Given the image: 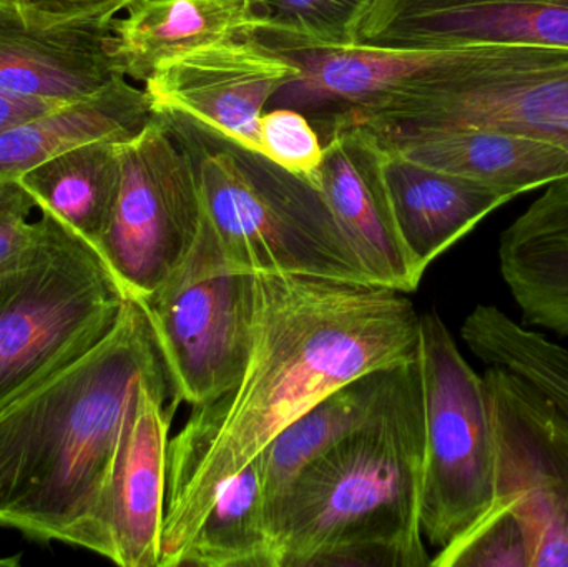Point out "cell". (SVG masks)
<instances>
[{
  "mask_svg": "<svg viewBox=\"0 0 568 567\" xmlns=\"http://www.w3.org/2000/svg\"><path fill=\"white\" fill-rule=\"evenodd\" d=\"M252 348L230 388L192 406L169 443L160 567H176L216 492L284 428L359 376L416 358L420 313L367 283L255 275Z\"/></svg>",
  "mask_w": 568,
  "mask_h": 567,
  "instance_id": "6da1fadb",
  "label": "cell"
},
{
  "mask_svg": "<svg viewBox=\"0 0 568 567\" xmlns=\"http://www.w3.org/2000/svg\"><path fill=\"white\" fill-rule=\"evenodd\" d=\"M140 383L176 389L149 312L129 296L102 342L0 406V526L109 558L103 499Z\"/></svg>",
  "mask_w": 568,
  "mask_h": 567,
  "instance_id": "7a4b0ae2",
  "label": "cell"
},
{
  "mask_svg": "<svg viewBox=\"0 0 568 567\" xmlns=\"http://www.w3.org/2000/svg\"><path fill=\"white\" fill-rule=\"evenodd\" d=\"M424 402L419 360L386 402L314 458L270 512L282 567H426L420 528Z\"/></svg>",
  "mask_w": 568,
  "mask_h": 567,
  "instance_id": "3957f363",
  "label": "cell"
},
{
  "mask_svg": "<svg viewBox=\"0 0 568 567\" xmlns=\"http://www.w3.org/2000/svg\"><path fill=\"white\" fill-rule=\"evenodd\" d=\"M160 117L195 160L202 229L226 270L376 285L310 180L216 133Z\"/></svg>",
  "mask_w": 568,
  "mask_h": 567,
  "instance_id": "277c9868",
  "label": "cell"
},
{
  "mask_svg": "<svg viewBox=\"0 0 568 567\" xmlns=\"http://www.w3.org/2000/svg\"><path fill=\"white\" fill-rule=\"evenodd\" d=\"M129 296L99 250L42 210L0 263V406L102 342Z\"/></svg>",
  "mask_w": 568,
  "mask_h": 567,
  "instance_id": "5b68a950",
  "label": "cell"
},
{
  "mask_svg": "<svg viewBox=\"0 0 568 567\" xmlns=\"http://www.w3.org/2000/svg\"><path fill=\"white\" fill-rule=\"evenodd\" d=\"M424 468L420 528L433 548L466 535L496 499V448L486 383L436 312L420 315Z\"/></svg>",
  "mask_w": 568,
  "mask_h": 567,
  "instance_id": "8992f818",
  "label": "cell"
},
{
  "mask_svg": "<svg viewBox=\"0 0 568 567\" xmlns=\"http://www.w3.org/2000/svg\"><path fill=\"white\" fill-rule=\"evenodd\" d=\"M119 193L97 250L130 296L152 295L186 259L202 225L192 153L163 117L120 142Z\"/></svg>",
  "mask_w": 568,
  "mask_h": 567,
  "instance_id": "52a82bcc",
  "label": "cell"
},
{
  "mask_svg": "<svg viewBox=\"0 0 568 567\" xmlns=\"http://www.w3.org/2000/svg\"><path fill=\"white\" fill-rule=\"evenodd\" d=\"M140 302L182 402L199 405L240 378L252 348L255 275L226 270L202 225L186 259Z\"/></svg>",
  "mask_w": 568,
  "mask_h": 567,
  "instance_id": "ba28073f",
  "label": "cell"
},
{
  "mask_svg": "<svg viewBox=\"0 0 568 567\" xmlns=\"http://www.w3.org/2000/svg\"><path fill=\"white\" fill-rule=\"evenodd\" d=\"M496 499L523 526L532 567H568V408L509 369L484 372Z\"/></svg>",
  "mask_w": 568,
  "mask_h": 567,
  "instance_id": "9c48e42d",
  "label": "cell"
},
{
  "mask_svg": "<svg viewBox=\"0 0 568 567\" xmlns=\"http://www.w3.org/2000/svg\"><path fill=\"white\" fill-rule=\"evenodd\" d=\"M351 125L371 130L497 129L568 150V50L494 63Z\"/></svg>",
  "mask_w": 568,
  "mask_h": 567,
  "instance_id": "30bf717a",
  "label": "cell"
},
{
  "mask_svg": "<svg viewBox=\"0 0 568 567\" xmlns=\"http://www.w3.org/2000/svg\"><path fill=\"white\" fill-rule=\"evenodd\" d=\"M300 77L293 60L252 39L195 50L145 82L153 112L262 153L260 123L276 93Z\"/></svg>",
  "mask_w": 568,
  "mask_h": 567,
  "instance_id": "8fae6325",
  "label": "cell"
},
{
  "mask_svg": "<svg viewBox=\"0 0 568 567\" xmlns=\"http://www.w3.org/2000/svg\"><path fill=\"white\" fill-rule=\"evenodd\" d=\"M347 43L379 49L568 50V0H367Z\"/></svg>",
  "mask_w": 568,
  "mask_h": 567,
  "instance_id": "7c38bea8",
  "label": "cell"
},
{
  "mask_svg": "<svg viewBox=\"0 0 568 567\" xmlns=\"http://www.w3.org/2000/svg\"><path fill=\"white\" fill-rule=\"evenodd\" d=\"M173 386L140 383L123 419L103 499L110 561L160 567L165 523L169 432L179 408Z\"/></svg>",
  "mask_w": 568,
  "mask_h": 567,
  "instance_id": "4fadbf2b",
  "label": "cell"
},
{
  "mask_svg": "<svg viewBox=\"0 0 568 567\" xmlns=\"http://www.w3.org/2000/svg\"><path fill=\"white\" fill-rule=\"evenodd\" d=\"M316 186L373 282L416 292L423 275L397 230L384 175V150L369 129L343 125L329 132Z\"/></svg>",
  "mask_w": 568,
  "mask_h": 567,
  "instance_id": "5bb4252c",
  "label": "cell"
},
{
  "mask_svg": "<svg viewBox=\"0 0 568 567\" xmlns=\"http://www.w3.org/2000/svg\"><path fill=\"white\" fill-rule=\"evenodd\" d=\"M113 20L62 26L27 22L0 6V90L22 99L72 103L123 79Z\"/></svg>",
  "mask_w": 568,
  "mask_h": 567,
  "instance_id": "9a60e30c",
  "label": "cell"
},
{
  "mask_svg": "<svg viewBox=\"0 0 568 567\" xmlns=\"http://www.w3.org/2000/svg\"><path fill=\"white\" fill-rule=\"evenodd\" d=\"M371 132L384 149L413 162L496 186L514 196L568 179V150L523 133L497 129Z\"/></svg>",
  "mask_w": 568,
  "mask_h": 567,
  "instance_id": "2e32d148",
  "label": "cell"
},
{
  "mask_svg": "<svg viewBox=\"0 0 568 567\" xmlns=\"http://www.w3.org/2000/svg\"><path fill=\"white\" fill-rule=\"evenodd\" d=\"M383 150L397 230L423 276L434 260L487 215L516 199L496 186L420 165L384 146Z\"/></svg>",
  "mask_w": 568,
  "mask_h": 567,
  "instance_id": "e0dca14e",
  "label": "cell"
},
{
  "mask_svg": "<svg viewBox=\"0 0 568 567\" xmlns=\"http://www.w3.org/2000/svg\"><path fill=\"white\" fill-rule=\"evenodd\" d=\"M497 256L520 322L568 338V179L546 186L500 233Z\"/></svg>",
  "mask_w": 568,
  "mask_h": 567,
  "instance_id": "ac0fdd59",
  "label": "cell"
},
{
  "mask_svg": "<svg viewBox=\"0 0 568 567\" xmlns=\"http://www.w3.org/2000/svg\"><path fill=\"white\" fill-rule=\"evenodd\" d=\"M113 19L123 75L146 82L195 50L252 39L266 23L258 0H133Z\"/></svg>",
  "mask_w": 568,
  "mask_h": 567,
  "instance_id": "d6986e66",
  "label": "cell"
},
{
  "mask_svg": "<svg viewBox=\"0 0 568 567\" xmlns=\"http://www.w3.org/2000/svg\"><path fill=\"white\" fill-rule=\"evenodd\" d=\"M153 117L149 93L123 77L89 99L63 103L0 130V180H19L33 166L83 143L125 142L139 135Z\"/></svg>",
  "mask_w": 568,
  "mask_h": 567,
  "instance_id": "ffe728a7",
  "label": "cell"
},
{
  "mask_svg": "<svg viewBox=\"0 0 568 567\" xmlns=\"http://www.w3.org/2000/svg\"><path fill=\"white\" fill-rule=\"evenodd\" d=\"M176 566L282 567L262 455L220 486Z\"/></svg>",
  "mask_w": 568,
  "mask_h": 567,
  "instance_id": "44dd1931",
  "label": "cell"
},
{
  "mask_svg": "<svg viewBox=\"0 0 568 567\" xmlns=\"http://www.w3.org/2000/svg\"><path fill=\"white\" fill-rule=\"evenodd\" d=\"M403 365L367 373L341 386L291 423L260 453L268 512L314 458L346 438L379 409Z\"/></svg>",
  "mask_w": 568,
  "mask_h": 567,
  "instance_id": "7402d4cb",
  "label": "cell"
},
{
  "mask_svg": "<svg viewBox=\"0 0 568 567\" xmlns=\"http://www.w3.org/2000/svg\"><path fill=\"white\" fill-rule=\"evenodd\" d=\"M119 140L109 139L83 143L33 166L19 182L40 210L52 213L97 249L119 193Z\"/></svg>",
  "mask_w": 568,
  "mask_h": 567,
  "instance_id": "603a6c76",
  "label": "cell"
},
{
  "mask_svg": "<svg viewBox=\"0 0 568 567\" xmlns=\"http://www.w3.org/2000/svg\"><path fill=\"white\" fill-rule=\"evenodd\" d=\"M460 336L484 365L516 373L568 408V348L549 333L483 303L466 316Z\"/></svg>",
  "mask_w": 568,
  "mask_h": 567,
  "instance_id": "cb8c5ba5",
  "label": "cell"
},
{
  "mask_svg": "<svg viewBox=\"0 0 568 567\" xmlns=\"http://www.w3.org/2000/svg\"><path fill=\"white\" fill-rule=\"evenodd\" d=\"M433 567H532L523 526L507 509L490 508L466 535L437 551Z\"/></svg>",
  "mask_w": 568,
  "mask_h": 567,
  "instance_id": "d4e9b609",
  "label": "cell"
},
{
  "mask_svg": "<svg viewBox=\"0 0 568 567\" xmlns=\"http://www.w3.org/2000/svg\"><path fill=\"white\" fill-rule=\"evenodd\" d=\"M367 0H258L266 23L260 30L307 42L339 45Z\"/></svg>",
  "mask_w": 568,
  "mask_h": 567,
  "instance_id": "484cf974",
  "label": "cell"
},
{
  "mask_svg": "<svg viewBox=\"0 0 568 567\" xmlns=\"http://www.w3.org/2000/svg\"><path fill=\"white\" fill-rule=\"evenodd\" d=\"M260 135L262 155L268 156L276 165L304 176L316 186L324 145L304 113L287 107H276L272 112H265L260 123Z\"/></svg>",
  "mask_w": 568,
  "mask_h": 567,
  "instance_id": "4316f807",
  "label": "cell"
},
{
  "mask_svg": "<svg viewBox=\"0 0 568 567\" xmlns=\"http://www.w3.org/2000/svg\"><path fill=\"white\" fill-rule=\"evenodd\" d=\"M133 0H12L17 12L36 26L99 22L115 19Z\"/></svg>",
  "mask_w": 568,
  "mask_h": 567,
  "instance_id": "83f0119b",
  "label": "cell"
},
{
  "mask_svg": "<svg viewBox=\"0 0 568 567\" xmlns=\"http://www.w3.org/2000/svg\"><path fill=\"white\" fill-rule=\"evenodd\" d=\"M36 199L17 179L0 180V263L10 259L30 242L33 223L30 213Z\"/></svg>",
  "mask_w": 568,
  "mask_h": 567,
  "instance_id": "f1b7e54d",
  "label": "cell"
},
{
  "mask_svg": "<svg viewBox=\"0 0 568 567\" xmlns=\"http://www.w3.org/2000/svg\"><path fill=\"white\" fill-rule=\"evenodd\" d=\"M63 105L59 102H45V100L22 99L10 95L0 90V130L16 125L23 120L32 119L40 113L49 112L55 107Z\"/></svg>",
  "mask_w": 568,
  "mask_h": 567,
  "instance_id": "f546056e",
  "label": "cell"
},
{
  "mask_svg": "<svg viewBox=\"0 0 568 567\" xmlns=\"http://www.w3.org/2000/svg\"><path fill=\"white\" fill-rule=\"evenodd\" d=\"M19 565V556H13V558H0V567H17Z\"/></svg>",
  "mask_w": 568,
  "mask_h": 567,
  "instance_id": "4dcf8cb0",
  "label": "cell"
},
{
  "mask_svg": "<svg viewBox=\"0 0 568 567\" xmlns=\"http://www.w3.org/2000/svg\"><path fill=\"white\" fill-rule=\"evenodd\" d=\"M9 3H12V0H0V6H9Z\"/></svg>",
  "mask_w": 568,
  "mask_h": 567,
  "instance_id": "1f68e13d",
  "label": "cell"
}]
</instances>
